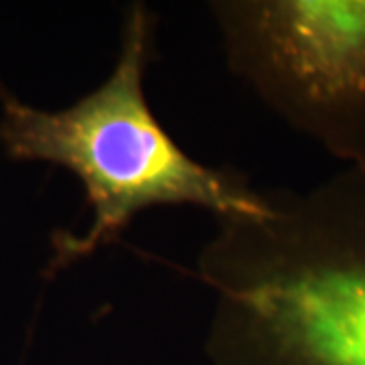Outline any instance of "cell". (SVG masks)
Here are the masks:
<instances>
[{
  "instance_id": "1",
  "label": "cell",
  "mask_w": 365,
  "mask_h": 365,
  "mask_svg": "<svg viewBox=\"0 0 365 365\" xmlns=\"http://www.w3.org/2000/svg\"><path fill=\"white\" fill-rule=\"evenodd\" d=\"M197 276L209 365H365V169L217 220Z\"/></svg>"
},
{
  "instance_id": "2",
  "label": "cell",
  "mask_w": 365,
  "mask_h": 365,
  "mask_svg": "<svg viewBox=\"0 0 365 365\" xmlns=\"http://www.w3.org/2000/svg\"><path fill=\"white\" fill-rule=\"evenodd\" d=\"M157 29L153 9L130 4L110 76L67 108L39 110L0 88L6 157L73 173L91 209L83 234H53L49 276L116 242L146 209L191 205L222 220L258 215L266 207V191L244 173L195 160L155 116L144 79L155 59Z\"/></svg>"
},
{
  "instance_id": "3",
  "label": "cell",
  "mask_w": 365,
  "mask_h": 365,
  "mask_svg": "<svg viewBox=\"0 0 365 365\" xmlns=\"http://www.w3.org/2000/svg\"><path fill=\"white\" fill-rule=\"evenodd\" d=\"M230 71L292 130L365 169V0H213Z\"/></svg>"
}]
</instances>
